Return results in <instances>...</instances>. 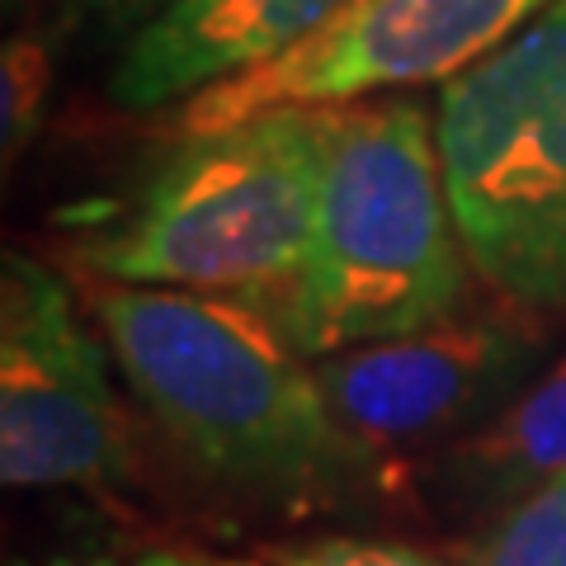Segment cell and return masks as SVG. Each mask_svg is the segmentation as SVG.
<instances>
[{
    "label": "cell",
    "mask_w": 566,
    "mask_h": 566,
    "mask_svg": "<svg viewBox=\"0 0 566 566\" xmlns=\"http://www.w3.org/2000/svg\"><path fill=\"white\" fill-rule=\"evenodd\" d=\"M123 378L193 463L255 495H326L374 463L260 297L95 283Z\"/></svg>",
    "instance_id": "obj_1"
},
{
    "label": "cell",
    "mask_w": 566,
    "mask_h": 566,
    "mask_svg": "<svg viewBox=\"0 0 566 566\" xmlns=\"http://www.w3.org/2000/svg\"><path fill=\"white\" fill-rule=\"evenodd\" d=\"M472 260L458 237L439 137L411 99L326 109L316 222L274 316L307 359L453 322Z\"/></svg>",
    "instance_id": "obj_2"
},
{
    "label": "cell",
    "mask_w": 566,
    "mask_h": 566,
    "mask_svg": "<svg viewBox=\"0 0 566 566\" xmlns=\"http://www.w3.org/2000/svg\"><path fill=\"white\" fill-rule=\"evenodd\" d=\"M326 109H270L193 133L142 193L76 245L95 283L274 297L303 270Z\"/></svg>",
    "instance_id": "obj_3"
},
{
    "label": "cell",
    "mask_w": 566,
    "mask_h": 566,
    "mask_svg": "<svg viewBox=\"0 0 566 566\" xmlns=\"http://www.w3.org/2000/svg\"><path fill=\"white\" fill-rule=\"evenodd\" d=\"M434 137L472 274L566 312V0L439 85Z\"/></svg>",
    "instance_id": "obj_4"
},
{
    "label": "cell",
    "mask_w": 566,
    "mask_h": 566,
    "mask_svg": "<svg viewBox=\"0 0 566 566\" xmlns=\"http://www.w3.org/2000/svg\"><path fill=\"white\" fill-rule=\"evenodd\" d=\"M0 476L10 491H109L128 476V411L104 345L24 251L0 270Z\"/></svg>",
    "instance_id": "obj_5"
},
{
    "label": "cell",
    "mask_w": 566,
    "mask_h": 566,
    "mask_svg": "<svg viewBox=\"0 0 566 566\" xmlns=\"http://www.w3.org/2000/svg\"><path fill=\"white\" fill-rule=\"evenodd\" d=\"M553 0H349L279 62L180 104L175 133H218L270 109H340L406 85H449Z\"/></svg>",
    "instance_id": "obj_6"
},
{
    "label": "cell",
    "mask_w": 566,
    "mask_h": 566,
    "mask_svg": "<svg viewBox=\"0 0 566 566\" xmlns=\"http://www.w3.org/2000/svg\"><path fill=\"white\" fill-rule=\"evenodd\" d=\"M335 420L368 458L468 439L505 411L538 368L534 331L515 322H439L430 331L312 359Z\"/></svg>",
    "instance_id": "obj_7"
},
{
    "label": "cell",
    "mask_w": 566,
    "mask_h": 566,
    "mask_svg": "<svg viewBox=\"0 0 566 566\" xmlns=\"http://www.w3.org/2000/svg\"><path fill=\"white\" fill-rule=\"evenodd\" d=\"M349 0H166L123 43L109 99L123 114L185 104L303 48Z\"/></svg>",
    "instance_id": "obj_8"
},
{
    "label": "cell",
    "mask_w": 566,
    "mask_h": 566,
    "mask_svg": "<svg viewBox=\"0 0 566 566\" xmlns=\"http://www.w3.org/2000/svg\"><path fill=\"white\" fill-rule=\"evenodd\" d=\"M557 472H566V354L482 430L458 439L444 458V486L463 505L505 510Z\"/></svg>",
    "instance_id": "obj_9"
},
{
    "label": "cell",
    "mask_w": 566,
    "mask_h": 566,
    "mask_svg": "<svg viewBox=\"0 0 566 566\" xmlns=\"http://www.w3.org/2000/svg\"><path fill=\"white\" fill-rule=\"evenodd\" d=\"M463 566H566V472L495 510Z\"/></svg>",
    "instance_id": "obj_10"
},
{
    "label": "cell",
    "mask_w": 566,
    "mask_h": 566,
    "mask_svg": "<svg viewBox=\"0 0 566 566\" xmlns=\"http://www.w3.org/2000/svg\"><path fill=\"white\" fill-rule=\"evenodd\" d=\"M52 52L33 33H14L0 52V147H6V166H14L29 151L33 133L43 123L48 95H52Z\"/></svg>",
    "instance_id": "obj_11"
},
{
    "label": "cell",
    "mask_w": 566,
    "mask_h": 566,
    "mask_svg": "<svg viewBox=\"0 0 566 566\" xmlns=\"http://www.w3.org/2000/svg\"><path fill=\"white\" fill-rule=\"evenodd\" d=\"M48 566H237L218 557H199L185 547H151V543H123V547H91V553L52 557Z\"/></svg>",
    "instance_id": "obj_12"
},
{
    "label": "cell",
    "mask_w": 566,
    "mask_h": 566,
    "mask_svg": "<svg viewBox=\"0 0 566 566\" xmlns=\"http://www.w3.org/2000/svg\"><path fill=\"white\" fill-rule=\"evenodd\" d=\"M283 566H439L406 547H378V543H322L307 553L283 557Z\"/></svg>",
    "instance_id": "obj_13"
},
{
    "label": "cell",
    "mask_w": 566,
    "mask_h": 566,
    "mask_svg": "<svg viewBox=\"0 0 566 566\" xmlns=\"http://www.w3.org/2000/svg\"><path fill=\"white\" fill-rule=\"evenodd\" d=\"M71 6H85V10H137L147 0H71Z\"/></svg>",
    "instance_id": "obj_14"
}]
</instances>
